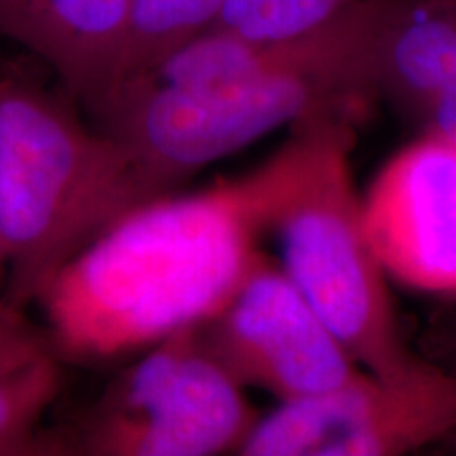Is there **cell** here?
Segmentation results:
<instances>
[{"mask_svg": "<svg viewBox=\"0 0 456 456\" xmlns=\"http://www.w3.org/2000/svg\"><path fill=\"white\" fill-rule=\"evenodd\" d=\"M379 15L346 11L309 37L285 41L269 66L201 87L118 83L89 102L95 127L131 152L161 197L182 182L283 125L319 114H351L383 77Z\"/></svg>", "mask_w": 456, "mask_h": 456, "instance_id": "cell-1", "label": "cell"}, {"mask_svg": "<svg viewBox=\"0 0 456 456\" xmlns=\"http://www.w3.org/2000/svg\"><path fill=\"white\" fill-rule=\"evenodd\" d=\"M351 114H319L262 167L231 182L256 232L275 237L281 271L357 366L391 376L416 357L399 332L389 277L370 245L353 184Z\"/></svg>", "mask_w": 456, "mask_h": 456, "instance_id": "cell-2", "label": "cell"}, {"mask_svg": "<svg viewBox=\"0 0 456 456\" xmlns=\"http://www.w3.org/2000/svg\"><path fill=\"white\" fill-rule=\"evenodd\" d=\"M163 199L127 148L70 106L0 81V245L11 306L26 311L100 239Z\"/></svg>", "mask_w": 456, "mask_h": 456, "instance_id": "cell-3", "label": "cell"}, {"mask_svg": "<svg viewBox=\"0 0 456 456\" xmlns=\"http://www.w3.org/2000/svg\"><path fill=\"white\" fill-rule=\"evenodd\" d=\"M256 419L191 326L114 376L61 436L70 456H228Z\"/></svg>", "mask_w": 456, "mask_h": 456, "instance_id": "cell-4", "label": "cell"}, {"mask_svg": "<svg viewBox=\"0 0 456 456\" xmlns=\"http://www.w3.org/2000/svg\"><path fill=\"white\" fill-rule=\"evenodd\" d=\"M456 433V372L416 359L277 402L228 456H412Z\"/></svg>", "mask_w": 456, "mask_h": 456, "instance_id": "cell-5", "label": "cell"}, {"mask_svg": "<svg viewBox=\"0 0 456 456\" xmlns=\"http://www.w3.org/2000/svg\"><path fill=\"white\" fill-rule=\"evenodd\" d=\"M195 330L237 385L271 393L277 402L317 395L366 372L281 266L262 254Z\"/></svg>", "mask_w": 456, "mask_h": 456, "instance_id": "cell-6", "label": "cell"}, {"mask_svg": "<svg viewBox=\"0 0 456 456\" xmlns=\"http://www.w3.org/2000/svg\"><path fill=\"white\" fill-rule=\"evenodd\" d=\"M362 214L389 281L456 296V140L429 131L402 148L362 195Z\"/></svg>", "mask_w": 456, "mask_h": 456, "instance_id": "cell-7", "label": "cell"}, {"mask_svg": "<svg viewBox=\"0 0 456 456\" xmlns=\"http://www.w3.org/2000/svg\"><path fill=\"white\" fill-rule=\"evenodd\" d=\"M129 0H0V34L51 66L85 104L123 81Z\"/></svg>", "mask_w": 456, "mask_h": 456, "instance_id": "cell-8", "label": "cell"}, {"mask_svg": "<svg viewBox=\"0 0 456 456\" xmlns=\"http://www.w3.org/2000/svg\"><path fill=\"white\" fill-rule=\"evenodd\" d=\"M429 108L456 89V9L425 7L389 34L383 77Z\"/></svg>", "mask_w": 456, "mask_h": 456, "instance_id": "cell-9", "label": "cell"}, {"mask_svg": "<svg viewBox=\"0 0 456 456\" xmlns=\"http://www.w3.org/2000/svg\"><path fill=\"white\" fill-rule=\"evenodd\" d=\"M60 383V363L51 349L0 359V456L37 452Z\"/></svg>", "mask_w": 456, "mask_h": 456, "instance_id": "cell-10", "label": "cell"}, {"mask_svg": "<svg viewBox=\"0 0 456 456\" xmlns=\"http://www.w3.org/2000/svg\"><path fill=\"white\" fill-rule=\"evenodd\" d=\"M224 3L226 0H129L123 81L152 70L175 49L214 26Z\"/></svg>", "mask_w": 456, "mask_h": 456, "instance_id": "cell-11", "label": "cell"}, {"mask_svg": "<svg viewBox=\"0 0 456 456\" xmlns=\"http://www.w3.org/2000/svg\"><path fill=\"white\" fill-rule=\"evenodd\" d=\"M351 0H226L214 28L258 43L309 37L349 11Z\"/></svg>", "mask_w": 456, "mask_h": 456, "instance_id": "cell-12", "label": "cell"}, {"mask_svg": "<svg viewBox=\"0 0 456 456\" xmlns=\"http://www.w3.org/2000/svg\"><path fill=\"white\" fill-rule=\"evenodd\" d=\"M47 349H51L47 338L38 332V328L32 326L24 311L0 298V359L30 355Z\"/></svg>", "mask_w": 456, "mask_h": 456, "instance_id": "cell-13", "label": "cell"}, {"mask_svg": "<svg viewBox=\"0 0 456 456\" xmlns=\"http://www.w3.org/2000/svg\"><path fill=\"white\" fill-rule=\"evenodd\" d=\"M431 121L433 134H440L444 138L456 140V89L442 95L427 108Z\"/></svg>", "mask_w": 456, "mask_h": 456, "instance_id": "cell-14", "label": "cell"}, {"mask_svg": "<svg viewBox=\"0 0 456 456\" xmlns=\"http://www.w3.org/2000/svg\"><path fill=\"white\" fill-rule=\"evenodd\" d=\"M32 456H70L66 448L64 437H61V431H47L45 433L41 446L37 448V452Z\"/></svg>", "mask_w": 456, "mask_h": 456, "instance_id": "cell-15", "label": "cell"}, {"mask_svg": "<svg viewBox=\"0 0 456 456\" xmlns=\"http://www.w3.org/2000/svg\"><path fill=\"white\" fill-rule=\"evenodd\" d=\"M4 281H7V260H4V252H3V245H0V298H3V289H4Z\"/></svg>", "mask_w": 456, "mask_h": 456, "instance_id": "cell-16", "label": "cell"}]
</instances>
